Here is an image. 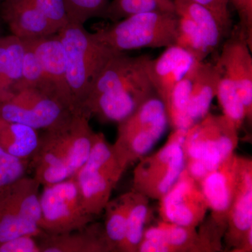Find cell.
Wrapping results in <instances>:
<instances>
[{"mask_svg": "<svg viewBox=\"0 0 252 252\" xmlns=\"http://www.w3.org/2000/svg\"><path fill=\"white\" fill-rule=\"evenodd\" d=\"M195 61L189 52L175 44L165 48L157 59L149 61L147 67L149 79L154 92L165 107L174 87Z\"/></svg>", "mask_w": 252, "mask_h": 252, "instance_id": "17", "label": "cell"}, {"mask_svg": "<svg viewBox=\"0 0 252 252\" xmlns=\"http://www.w3.org/2000/svg\"><path fill=\"white\" fill-rule=\"evenodd\" d=\"M178 18L175 12L154 11L128 16L97 28L94 34L117 52L175 44Z\"/></svg>", "mask_w": 252, "mask_h": 252, "instance_id": "5", "label": "cell"}, {"mask_svg": "<svg viewBox=\"0 0 252 252\" xmlns=\"http://www.w3.org/2000/svg\"><path fill=\"white\" fill-rule=\"evenodd\" d=\"M239 129L224 115L209 113L189 127L183 142L185 170L200 183L212 170L235 154Z\"/></svg>", "mask_w": 252, "mask_h": 252, "instance_id": "3", "label": "cell"}, {"mask_svg": "<svg viewBox=\"0 0 252 252\" xmlns=\"http://www.w3.org/2000/svg\"><path fill=\"white\" fill-rule=\"evenodd\" d=\"M26 40L31 44L40 63L44 80L43 91L67 109H77L68 84L64 48L58 33Z\"/></svg>", "mask_w": 252, "mask_h": 252, "instance_id": "14", "label": "cell"}, {"mask_svg": "<svg viewBox=\"0 0 252 252\" xmlns=\"http://www.w3.org/2000/svg\"><path fill=\"white\" fill-rule=\"evenodd\" d=\"M74 110V109H73ZM70 109L35 88H25L0 102V118L36 130H46L61 121Z\"/></svg>", "mask_w": 252, "mask_h": 252, "instance_id": "12", "label": "cell"}, {"mask_svg": "<svg viewBox=\"0 0 252 252\" xmlns=\"http://www.w3.org/2000/svg\"><path fill=\"white\" fill-rule=\"evenodd\" d=\"M0 15L11 34L21 40L59 32L32 0H4L1 2Z\"/></svg>", "mask_w": 252, "mask_h": 252, "instance_id": "19", "label": "cell"}, {"mask_svg": "<svg viewBox=\"0 0 252 252\" xmlns=\"http://www.w3.org/2000/svg\"><path fill=\"white\" fill-rule=\"evenodd\" d=\"M25 46L12 34L0 37V102L14 94L22 77Z\"/></svg>", "mask_w": 252, "mask_h": 252, "instance_id": "22", "label": "cell"}, {"mask_svg": "<svg viewBox=\"0 0 252 252\" xmlns=\"http://www.w3.org/2000/svg\"><path fill=\"white\" fill-rule=\"evenodd\" d=\"M208 211L200 183L185 168L175 185L159 200L160 220L183 226L196 228Z\"/></svg>", "mask_w": 252, "mask_h": 252, "instance_id": "13", "label": "cell"}, {"mask_svg": "<svg viewBox=\"0 0 252 252\" xmlns=\"http://www.w3.org/2000/svg\"><path fill=\"white\" fill-rule=\"evenodd\" d=\"M31 162L5 152L0 147V190L26 175Z\"/></svg>", "mask_w": 252, "mask_h": 252, "instance_id": "33", "label": "cell"}, {"mask_svg": "<svg viewBox=\"0 0 252 252\" xmlns=\"http://www.w3.org/2000/svg\"><path fill=\"white\" fill-rule=\"evenodd\" d=\"M222 47L218 63L234 83L245 107L246 120H252V48L235 28Z\"/></svg>", "mask_w": 252, "mask_h": 252, "instance_id": "15", "label": "cell"}, {"mask_svg": "<svg viewBox=\"0 0 252 252\" xmlns=\"http://www.w3.org/2000/svg\"><path fill=\"white\" fill-rule=\"evenodd\" d=\"M211 11L225 36L231 32L232 21L229 11L230 0H193Z\"/></svg>", "mask_w": 252, "mask_h": 252, "instance_id": "35", "label": "cell"}, {"mask_svg": "<svg viewBox=\"0 0 252 252\" xmlns=\"http://www.w3.org/2000/svg\"><path fill=\"white\" fill-rule=\"evenodd\" d=\"M68 21L84 25L94 17H104L109 0H63Z\"/></svg>", "mask_w": 252, "mask_h": 252, "instance_id": "31", "label": "cell"}, {"mask_svg": "<svg viewBox=\"0 0 252 252\" xmlns=\"http://www.w3.org/2000/svg\"><path fill=\"white\" fill-rule=\"evenodd\" d=\"M252 229V160L238 159L236 189L229 213L223 240L225 250L232 252Z\"/></svg>", "mask_w": 252, "mask_h": 252, "instance_id": "16", "label": "cell"}, {"mask_svg": "<svg viewBox=\"0 0 252 252\" xmlns=\"http://www.w3.org/2000/svg\"><path fill=\"white\" fill-rule=\"evenodd\" d=\"M41 186L34 177L26 175L0 190V244L44 233L39 227Z\"/></svg>", "mask_w": 252, "mask_h": 252, "instance_id": "9", "label": "cell"}, {"mask_svg": "<svg viewBox=\"0 0 252 252\" xmlns=\"http://www.w3.org/2000/svg\"><path fill=\"white\" fill-rule=\"evenodd\" d=\"M198 62L195 61L185 77L176 84L165 107L169 125L173 129L189 128L187 109Z\"/></svg>", "mask_w": 252, "mask_h": 252, "instance_id": "27", "label": "cell"}, {"mask_svg": "<svg viewBox=\"0 0 252 252\" xmlns=\"http://www.w3.org/2000/svg\"><path fill=\"white\" fill-rule=\"evenodd\" d=\"M138 252H205L196 228L160 220L144 230Z\"/></svg>", "mask_w": 252, "mask_h": 252, "instance_id": "18", "label": "cell"}, {"mask_svg": "<svg viewBox=\"0 0 252 252\" xmlns=\"http://www.w3.org/2000/svg\"><path fill=\"white\" fill-rule=\"evenodd\" d=\"M151 217L152 209L149 205V199L142 194L131 190L125 239L121 252H138Z\"/></svg>", "mask_w": 252, "mask_h": 252, "instance_id": "25", "label": "cell"}, {"mask_svg": "<svg viewBox=\"0 0 252 252\" xmlns=\"http://www.w3.org/2000/svg\"><path fill=\"white\" fill-rule=\"evenodd\" d=\"M130 200L131 191L127 192L117 198L110 199L104 207V233L112 252L122 251Z\"/></svg>", "mask_w": 252, "mask_h": 252, "instance_id": "26", "label": "cell"}, {"mask_svg": "<svg viewBox=\"0 0 252 252\" xmlns=\"http://www.w3.org/2000/svg\"><path fill=\"white\" fill-rule=\"evenodd\" d=\"M22 41L25 46L22 77L16 91L25 88H35L43 91L44 80L40 63L28 41Z\"/></svg>", "mask_w": 252, "mask_h": 252, "instance_id": "32", "label": "cell"}, {"mask_svg": "<svg viewBox=\"0 0 252 252\" xmlns=\"http://www.w3.org/2000/svg\"><path fill=\"white\" fill-rule=\"evenodd\" d=\"M233 252H252V229L249 230L243 241Z\"/></svg>", "mask_w": 252, "mask_h": 252, "instance_id": "37", "label": "cell"}, {"mask_svg": "<svg viewBox=\"0 0 252 252\" xmlns=\"http://www.w3.org/2000/svg\"><path fill=\"white\" fill-rule=\"evenodd\" d=\"M39 141V130L0 118V147L13 157L31 162Z\"/></svg>", "mask_w": 252, "mask_h": 252, "instance_id": "23", "label": "cell"}, {"mask_svg": "<svg viewBox=\"0 0 252 252\" xmlns=\"http://www.w3.org/2000/svg\"><path fill=\"white\" fill-rule=\"evenodd\" d=\"M216 97L223 115L240 130L246 120L245 107L234 83L223 73L220 77Z\"/></svg>", "mask_w": 252, "mask_h": 252, "instance_id": "30", "label": "cell"}, {"mask_svg": "<svg viewBox=\"0 0 252 252\" xmlns=\"http://www.w3.org/2000/svg\"><path fill=\"white\" fill-rule=\"evenodd\" d=\"M164 1H172V0H164Z\"/></svg>", "mask_w": 252, "mask_h": 252, "instance_id": "39", "label": "cell"}, {"mask_svg": "<svg viewBox=\"0 0 252 252\" xmlns=\"http://www.w3.org/2000/svg\"><path fill=\"white\" fill-rule=\"evenodd\" d=\"M58 34L65 54L73 102L76 108H81L102 68L119 52L100 42L84 25L68 23Z\"/></svg>", "mask_w": 252, "mask_h": 252, "instance_id": "4", "label": "cell"}, {"mask_svg": "<svg viewBox=\"0 0 252 252\" xmlns=\"http://www.w3.org/2000/svg\"><path fill=\"white\" fill-rule=\"evenodd\" d=\"M91 118L82 109H75L44 130L30 164L41 186L74 177L85 163L97 135Z\"/></svg>", "mask_w": 252, "mask_h": 252, "instance_id": "2", "label": "cell"}, {"mask_svg": "<svg viewBox=\"0 0 252 252\" xmlns=\"http://www.w3.org/2000/svg\"><path fill=\"white\" fill-rule=\"evenodd\" d=\"M168 125L166 109L157 94L118 124L117 137L112 145L126 170L147 155L161 139Z\"/></svg>", "mask_w": 252, "mask_h": 252, "instance_id": "6", "label": "cell"}, {"mask_svg": "<svg viewBox=\"0 0 252 252\" xmlns=\"http://www.w3.org/2000/svg\"><path fill=\"white\" fill-rule=\"evenodd\" d=\"M126 170L112 144L97 132L87 160L74 175L83 205L93 217L103 212Z\"/></svg>", "mask_w": 252, "mask_h": 252, "instance_id": "7", "label": "cell"}, {"mask_svg": "<svg viewBox=\"0 0 252 252\" xmlns=\"http://www.w3.org/2000/svg\"><path fill=\"white\" fill-rule=\"evenodd\" d=\"M222 73L221 67L217 63L213 64L204 61L197 63L187 109L189 127L210 113L212 101L217 96Z\"/></svg>", "mask_w": 252, "mask_h": 252, "instance_id": "21", "label": "cell"}, {"mask_svg": "<svg viewBox=\"0 0 252 252\" xmlns=\"http://www.w3.org/2000/svg\"><path fill=\"white\" fill-rule=\"evenodd\" d=\"M238 159L239 156L233 154L200 182L211 213L200 225L198 233L215 252L223 249L221 240L236 189Z\"/></svg>", "mask_w": 252, "mask_h": 252, "instance_id": "10", "label": "cell"}, {"mask_svg": "<svg viewBox=\"0 0 252 252\" xmlns=\"http://www.w3.org/2000/svg\"><path fill=\"white\" fill-rule=\"evenodd\" d=\"M1 36H2V35H1V28H0V37H1Z\"/></svg>", "mask_w": 252, "mask_h": 252, "instance_id": "38", "label": "cell"}, {"mask_svg": "<svg viewBox=\"0 0 252 252\" xmlns=\"http://www.w3.org/2000/svg\"><path fill=\"white\" fill-rule=\"evenodd\" d=\"M0 252H41L36 236L23 235L0 244Z\"/></svg>", "mask_w": 252, "mask_h": 252, "instance_id": "36", "label": "cell"}, {"mask_svg": "<svg viewBox=\"0 0 252 252\" xmlns=\"http://www.w3.org/2000/svg\"><path fill=\"white\" fill-rule=\"evenodd\" d=\"M177 16L178 24L175 45L189 52L195 61L198 62L205 61L207 56L211 53L205 44L198 27L185 15L177 14Z\"/></svg>", "mask_w": 252, "mask_h": 252, "instance_id": "29", "label": "cell"}, {"mask_svg": "<svg viewBox=\"0 0 252 252\" xmlns=\"http://www.w3.org/2000/svg\"><path fill=\"white\" fill-rule=\"evenodd\" d=\"M187 130L174 129L163 146L137 161L132 190L159 200L175 185L185 168L183 142Z\"/></svg>", "mask_w": 252, "mask_h": 252, "instance_id": "8", "label": "cell"}, {"mask_svg": "<svg viewBox=\"0 0 252 252\" xmlns=\"http://www.w3.org/2000/svg\"><path fill=\"white\" fill-rule=\"evenodd\" d=\"M172 1L176 14L190 18L198 27L210 53L215 51L225 35L211 11L193 0Z\"/></svg>", "mask_w": 252, "mask_h": 252, "instance_id": "24", "label": "cell"}, {"mask_svg": "<svg viewBox=\"0 0 252 252\" xmlns=\"http://www.w3.org/2000/svg\"><path fill=\"white\" fill-rule=\"evenodd\" d=\"M154 11L175 12L173 1L164 0H112L109 1L104 18L117 22L140 13Z\"/></svg>", "mask_w": 252, "mask_h": 252, "instance_id": "28", "label": "cell"}, {"mask_svg": "<svg viewBox=\"0 0 252 252\" xmlns=\"http://www.w3.org/2000/svg\"><path fill=\"white\" fill-rule=\"evenodd\" d=\"M36 7L56 29L61 31L67 26L68 21L63 0H32Z\"/></svg>", "mask_w": 252, "mask_h": 252, "instance_id": "34", "label": "cell"}, {"mask_svg": "<svg viewBox=\"0 0 252 252\" xmlns=\"http://www.w3.org/2000/svg\"><path fill=\"white\" fill-rule=\"evenodd\" d=\"M40 193L41 220L39 227L50 235L69 233L94 221L86 211L75 177L42 186Z\"/></svg>", "mask_w": 252, "mask_h": 252, "instance_id": "11", "label": "cell"}, {"mask_svg": "<svg viewBox=\"0 0 252 252\" xmlns=\"http://www.w3.org/2000/svg\"><path fill=\"white\" fill-rule=\"evenodd\" d=\"M4 1V0H0V3H1V1Z\"/></svg>", "mask_w": 252, "mask_h": 252, "instance_id": "40", "label": "cell"}, {"mask_svg": "<svg viewBox=\"0 0 252 252\" xmlns=\"http://www.w3.org/2000/svg\"><path fill=\"white\" fill-rule=\"evenodd\" d=\"M150 56L117 53L99 72L81 109L102 123H120L156 94L147 72Z\"/></svg>", "mask_w": 252, "mask_h": 252, "instance_id": "1", "label": "cell"}, {"mask_svg": "<svg viewBox=\"0 0 252 252\" xmlns=\"http://www.w3.org/2000/svg\"><path fill=\"white\" fill-rule=\"evenodd\" d=\"M41 252H112L106 238L103 224L91 222L81 229L37 237Z\"/></svg>", "mask_w": 252, "mask_h": 252, "instance_id": "20", "label": "cell"}]
</instances>
